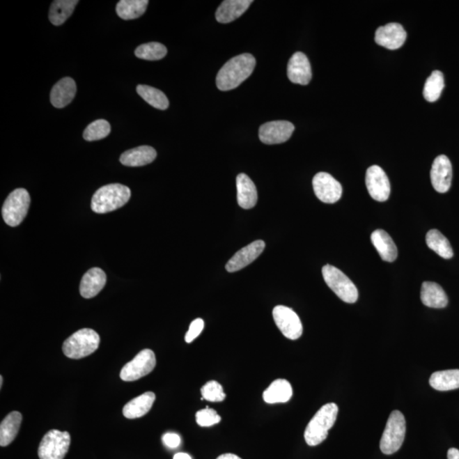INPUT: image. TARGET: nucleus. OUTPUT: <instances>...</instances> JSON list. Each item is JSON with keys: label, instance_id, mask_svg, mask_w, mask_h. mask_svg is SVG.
I'll return each instance as SVG.
<instances>
[{"label": "nucleus", "instance_id": "15", "mask_svg": "<svg viewBox=\"0 0 459 459\" xmlns=\"http://www.w3.org/2000/svg\"><path fill=\"white\" fill-rule=\"evenodd\" d=\"M407 40V32L399 23H389L378 29L375 33V42L388 49H397L404 45Z\"/></svg>", "mask_w": 459, "mask_h": 459}, {"label": "nucleus", "instance_id": "30", "mask_svg": "<svg viewBox=\"0 0 459 459\" xmlns=\"http://www.w3.org/2000/svg\"><path fill=\"white\" fill-rule=\"evenodd\" d=\"M148 0H121L116 8L119 17L123 20H133L146 13Z\"/></svg>", "mask_w": 459, "mask_h": 459}, {"label": "nucleus", "instance_id": "28", "mask_svg": "<svg viewBox=\"0 0 459 459\" xmlns=\"http://www.w3.org/2000/svg\"><path fill=\"white\" fill-rule=\"evenodd\" d=\"M430 387L439 391H453L459 388V369L446 370L432 373Z\"/></svg>", "mask_w": 459, "mask_h": 459}, {"label": "nucleus", "instance_id": "8", "mask_svg": "<svg viewBox=\"0 0 459 459\" xmlns=\"http://www.w3.org/2000/svg\"><path fill=\"white\" fill-rule=\"evenodd\" d=\"M71 437L67 431L52 430L45 435L38 446L40 459H63L68 453Z\"/></svg>", "mask_w": 459, "mask_h": 459}, {"label": "nucleus", "instance_id": "10", "mask_svg": "<svg viewBox=\"0 0 459 459\" xmlns=\"http://www.w3.org/2000/svg\"><path fill=\"white\" fill-rule=\"evenodd\" d=\"M273 319L281 334L292 341L302 337L303 334L302 322L299 316L291 308L277 306L273 309Z\"/></svg>", "mask_w": 459, "mask_h": 459}, {"label": "nucleus", "instance_id": "6", "mask_svg": "<svg viewBox=\"0 0 459 459\" xmlns=\"http://www.w3.org/2000/svg\"><path fill=\"white\" fill-rule=\"evenodd\" d=\"M322 276L327 286L334 292L339 299L349 304L356 303L358 299V290L355 284L341 270L333 265L323 266Z\"/></svg>", "mask_w": 459, "mask_h": 459}, {"label": "nucleus", "instance_id": "16", "mask_svg": "<svg viewBox=\"0 0 459 459\" xmlns=\"http://www.w3.org/2000/svg\"><path fill=\"white\" fill-rule=\"evenodd\" d=\"M265 248L264 241L257 240L244 247L234 254L233 258L227 262L226 271L228 272H236L244 269L263 253Z\"/></svg>", "mask_w": 459, "mask_h": 459}, {"label": "nucleus", "instance_id": "14", "mask_svg": "<svg viewBox=\"0 0 459 459\" xmlns=\"http://www.w3.org/2000/svg\"><path fill=\"white\" fill-rule=\"evenodd\" d=\"M453 167L449 158L439 155L434 160L430 171L432 186L439 194L449 192L452 183Z\"/></svg>", "mask_w": 459, "mask_h": 459}, {"label": "nucleus", "instance_id": "36", "mask_svg": "<svg viewBox=\"0 0 459 459\" xmlns=\"http://www.w3.org/2000/svg\"><path fill=\"white\" fill-rule=\"evenodd\" d=\"M203 399L211 403H221L226 399L222 385L217 381L208 382L201 389Z\"/></svg>", "mask_w": 459, "mask_h": 459}, {"label": "nucleus", "instance_id": "35", "mask_svg": "<svg viewBox=\"0 0 459 459\" xmlns=\"http://www.w3.org/2000/svg\"><path fill=\"white\" fill-rule=\"evenodd\" d=\"M111 132L110 123L104 119H98L87 127L84 138L88 141H95L106 138Z\"/></svg>", "mask_w": 459, "mask_h": 459}, {"label": "nucleus", "instance_id": "1", "mask_svg": "<svg viewBox=\"0 0 459 459\" xmlns=\"http://www.w3.org/2000/svg\"><path fill=\"white\" fill-rule=\"evenodd\" d=\"M256 61L251 54H242L223 65L216 77V84L219 91L234 90L252 75Z\"/></svg>", "mask_w": 459, "mask_h": 459}, {"label": "nucleus", "instance_id": "34", "mask_svg": "<svg viewBox=\"0 0 459 459\" xmlns=\"http://www.w3.org/2000/svg\"><path fill=\"white\" fill-rule=\"evenodd\" d=\"M167 52V48L164 45L153 42L139 46L134 54L142 60L158 61L163 59Z\"/></svg>", "mask_w": 459, "mask_h": 459}, {"label": "nucleus", "instance_id": "40", "mask_svg": "<svg viewBox=\"0 0 459 459\" xmlns=\"http://www.w3.org/2000/svg\"><path fill=\"white\" fill-rule=\"evenodd\" d=\"M447 459H459V450L450 449L447 452Z\"/></svg>", "mask_w": 459, "mask_h": 459}, {"label": "nucleus", "instance_id": "4", "mask_svg": "<svg viewBox=\"0 0 459 459\" xmlns=\"http://www.w3.org/2000/svg\"><path fill=\"white\" fill-rule=\"evenodd\" d=\"M100 342L101 339L95 330L80 329L65 339L63 346V353L71 359L86 357L99 348Z\"/></svg>", "mask_w": 459, "mask_h": 459}, {"label": "nucleus", "instance_id": "31", "mask_svg": "<svg viewBox=\"0 0 459 459\" xmlns=\"http://www.w3.org/2000/svg\"><path fill=\"white\" fill-rule=\"evenodd\" d=\"M426 244L439 256L443 258H451L453 256V250L450 242L444 235L438 230H430L426 235Z\"/></svg>", "mask_w": 459, "mask_h": 459}, {"label": "nucleus", "instance_id": "13", "mask_svg": "<svg viewBox=\"0 0 459 459\" xmlns=\"http://www.w3.org/2000/svg\"><path fill=\"white\" fill-rule=\"evenodd\" d=\"M295 131V125L288 121H272L261 125L258 137L267 145L283 143L289 140Z\"/></svg>", "mask_w": 459, "mask_h": 459}, {"label": "nucleus", "instance_id": "29", "mask_svg": "<svg viewBox=\"0 0 459 459\" xmlns=\"http://www.w3.org/2000/svg\"><path fill=\"white\" fill-rule=\"evenodd\" d=\"M78 3V0H56L49 10V21L55 26L63 24L70 17Z\"/></svg>", "mask_w": 459, "mask_h": 459}, {"label": "nucleus", "instance_id": "25", "mask_svg": "<svg viewBox=\"0 0 459 459\" xmlns=\"http://www.w3.org/2000/svg\"><path fill=\"white\" fill-rule=\"evenodd\" d=\"M371 240L382 260L387 262H393L396 260V246L387 231L381 229L374 231L372 233Z\"/></svg>", "mask_w": 459, "mask_h": 459}, {"label": "nucleus", "instance_id": "12", "mask_svg": "<svg viewBox=\"0 0 459 459\" xmlns=\"http://www.w3.org/2000/svg\"><path fill=\"white\" fill-rule=\"evenodd\" d=\"M366 186L370 196L378 202H385L391 194V184L380 166L369 167L366 173Z\"/></svg>", "mask_w": 459, "mask_h": 459}, {"label": "nucleus", "instance_id": "38", "mask_svg": "<svg viewBox=\"0 0 459 459\" xmlns=\"http://www.w3.org/2000/svg\"><path fill=\"white\" fill-rule=\"evenodd\" d=\"M204 327V322L201 318H198L194 320V322L191 323L190 327L185 337V341L187 343H192L196 338L201 334Z\"/></svg>", "mask_w": 459, "mask_h": 459}, {"label": "nucleus", "instance_id": "17", "mask_svg": "<svg viewBox=\"0 0 459 459\" xmlns=\"http://www.w3.org/2000/svg\"><path fill=\"white\" fill-rule=\"evenodd\" d=\"M288 77L292 83L307 86L312 78L311 67L308 58L302 52H296L288 65Z\"/></svg>", "mask_w": 459, "mask_h": 459}, {"label": "nucleus", "instance_id": "3", "mask_svg": "<svg viewBox=\"0 0 459 459\" xmlns=\"http://www.w3.org/2000/svg\"><path fill=\"white\" fill-rule=\"evenodd\" d=\"M131 196L130 189L121 184L107 185L96 191L91 200L92 210L106 214L125 205Z\"/></svg>", "mask_w": 459, "mask_h": 459}, {"label": "nucleus", "instance_id": "33", "mask_svg": "<svg viewBox=\"0 0 459 459\" xmlns=\"http://www.w3.org/2000/svg\"><path fill=\"white\" fill-rule=\"evenodd\" d=\"M137 91L141 98L157 109L166 110L169 106L167 96L156 88L141 84L137 86Z\"/></svg>", "mask_w": 459, "mask_h": 459}, {"label": "nucleus", "instance_id": "7", "mask_svg": "<svg viewBox=\"0 0 459 459\" xmlns=\"http://www.w3.org/2000/svg\"><path fill=\"white\" fill-rule=\"evenodd\" d=\"M31 203L29 192L23 188L15 189L8 196L2 208L3 221L10 226H17L23 221Z\"/></svg>", "mask_w": 459, "mask_h": 459}, {"label": "nucleus", "instance_id": "43", "mask_svg": "<svg viewBox=\"0 0 459 459\" xmlns=\"http://www.w3.org/2000/svg\"><path fill=\"white\" fill-rule=\"evenodd\" d=\"M3 387V377H0V387Z\"/></svg>", "mask_w": 459, "mask_h": 459}, {"label": "nucleus", "instance_id": "42", "mask_svg": "<svg viewBox=\"0 0 459 459\" xmlns=\"http://www.w3.org/2000/svg\"><path fill=\"white\" fill-rule=\"evenodd\" d=\"M173 459H192L190 455L185 453H176Z\"/></svg>", "mask_w": 459, "mask_h": 459}, {"label": "nucleus", "instance_id": "9", "mask_svg": "<svg viewBox=\"0 0 459 459\" xmlns=\"http://www.w3.org/2000/svg\"><path fill=\"white\" fill-rule=\"evenodd\" d=\"M156 364L155 354L152 350H141L132 361L123 366L120 373L121 380L126 382L140 380L152 373Z\"/></svg>", "mask_w": 459, "mask_h": 459}, {"label": "nucleus", "instance_id": "18", "mask_svg": "<svg viewBox=\"0 0 459 459\" xmlns=\"http://www.w3.org/2000/svg\"><path fill=\"white\" fill-rule=\"evenodd\" d=\"M107 283L106 273L100 268H92L84 274L80 283V295L86 299L94 298Z\"/></svg>", "mask_w": 459, "mask_h": 459}, {"label": "nucleus", "instance_id": "2", "mask_svg": "<svg viewBox=\"0 0 459 459\" xmlns=\"http://www.w3.org/2000/svg\"><path fill=\"white\" fill-rule=\"evenodd\" d=\"M338 414L339 407L335 403H327L319 409L304 431L307 445L316 446L325 441L329 430L336 422Z\"/></svg>", "mask_w": 459, "mask_h": 459}, {"label": "nucleus", "instance_id": "27", "mask_svg": "<svg viewBox=\"0 0 459 459\" xmlns=\"http://www.w3.org/2000/svg\"><path fill=\"white\" fill-rule=\"evenodd\" d=\"M22 421L21 412H13L8 414L0 426V446H7L14 441L20 430Z\"/></svg>", "mask_w": 459, "mask_h": 459}, {"label": "nucleus", "instance_id": "22", "mask_svg": "<svg viewBox=\"0 0 459 459\" xmlns=\"http://www.w3.org/2000/svg\"><path fill=\"white\" fill-rule=\"evenodd\" d=\"M157 157L156 150L149 146H141L123 153L121 164L129 167H141L153 163Z\"/></svg>", "mask_w": 459, "mask_h": 459}, {"label": "nucleus", "instance_id": "23", "mask_svg": "<svg viewBox=\"0 0 459 459\" xmlns=\"http://www.w3.org/2000/svg\"><path fill=\"white\" fill-rule=\"evenodd\" d=\"M155 400L156 396L153 392H146L127 403L123 407V414L129 419L141 418L151 410Z\"/></svg>", "mask_w": 459, "mask_h": 459}, {"label": "nucleus", "instance_id": "5", "mask_svg": "<svg viewBox=\"0 0 459 459\" xmlns=\"http://www.w3.org/2000/svg\"><path fill=\"white\" fill-rule=\"evenodd\" d=\"M406 435V420L400 411H393L389 415L385 429L380 439L382 453L387 455L395 453L403 446Z\"/></svg>", "mask_w": 459, "mask_h": 459}, {"label": "nucleus", "instance_id": "41", "mask_svg": "<svg viewBox=\"0 0 459 459\" xmlns=\"http://www.w3.org/2000/svg\"><path fill=\"white\" fill-rule=\"evenodd\" d=\"M217 459H242V458H239L238 455H235L233 453H226L221 455V456H219Z\"/></svg>", "mask_w": 459, "mask_h": 459}, {"label": "nucleus", "instance_id": "21", "mask_svg": "<svg viewBox=\"0 0 459 459\" xmlns=\"http://www.w3.org/2000/svg\"><path fill=\"white\" fill-rule=\"evenodd\" d=\"M238 203L244 210H250L256 205L258 194L256 185L245 173L237 177Z\"/></svg>", "mask_w": 459, "mask_h": 459}, {"label": "nucleus", "instance_id": "37", "mask_svg": "<svg viewBox=\"0 0 459 459\" xmlns=\"http://www.w3.org/2000/svg\"><path fill=\"white\" fill-rule=\"evenodd\" d=\"M221 418L214 409L207 407L196 412V421L199 426L210 427L221 422Z\"/></svg>", "mask_w": 459, "mask_h": 459}, {"label": "nucleus", "instance_id": "39", "mask_svg": "<svg viewBox=\"0 0 459 459\" xmlns=\"http://www.w3.org/2000/svg\"><path fill=\"white\" fill-rule=\"evenodd\" d=\"M163 442L169 449H177L180 445L181 439L179 435L166 433L163 437Z\"/></svg>", "mask_w": 459, "mask_h": 459}, {"label": "nucleus", "instance_id": "20", "mask_svg": "<svg viewBox=\"0 0 459 459\" xmlns=\"http://www.w3.org/2000/svg\"><path fill=\"white\" fill-rule=\"evenodd\" d=\"M252 3V0H226L216 11V20L221 23L233 22L245 13Z\"/></svg>", "mask_w": 459, "mask_h": 459}, {"label": "nucleus", "instance_id": "32", "mask_svg": "<svg viewBox=\"0 0 459 459\" xmlns=\"http://www.w3.org/2000/svg\"><path fill=\"white\" fill-rule=\"evenodd\" d=\"M444 86V77H443L442 72L434 71L424 84L423 91L424 99L429 102H437L441 96Z\"/></svg>", "mask_w": 459, "mask_h": 459}, {"label": "nucleus", "instance_id": "24", "mask_svg": "<svg viewBox=\"0 0 459 459\" xmlns=\"http://www.w3.org/2000/svg\"><path fill=\"white\" fill-rule=\"evenodd\" d=\"M420 297L424 306L430 308H445L449 304L445 291L439 284L432 281H424Z\"/></svg>", "mask_w": 459, "mask_h": 459}, {"label": "nucleus", "instance_id": "26", "mask_svg": "<svg viewBox=\"0 0 459 459\" xmlns=\"http://www.w3.org/2000/svg\"><path fill=\"white\" fill-rule=\"evenodd\" d=\"M292 385L286 380H277L263 393L266 403L276 404L288 403L292 398Z\"/></svg>", "mask_w": 459, "mask_h": 459}, {"label": "nucleus", "instance_id": "11", "mask_svg": "<svg viewBox=\"0 0 459 459\" xmlns=\"http://www.w3.org/2000/svg\"><path fill=\"white\" fill-rule=\"evenodd\" d=\"M314 192L319 200L325 203H334L341 199L342 186L329 173H316L312 181Z\"/></svg>", "mask_w": 459, "mask_h": 459}, {"label": "nucleus", "instance_id": "19", "mask_svg": "<svg viewBox=\"0 0 459 459\" xmlns=\"http://www.w3.org/2000/svg\"><path fill=\"white\" fill-rule=\"evenodd\" d=\"M75 81L69 77L61 79L51 92V102L56 108H63L72 102L76 95Z\"/></svg>", "mask_w": 459, "mask_h": 459}]
</instances>
